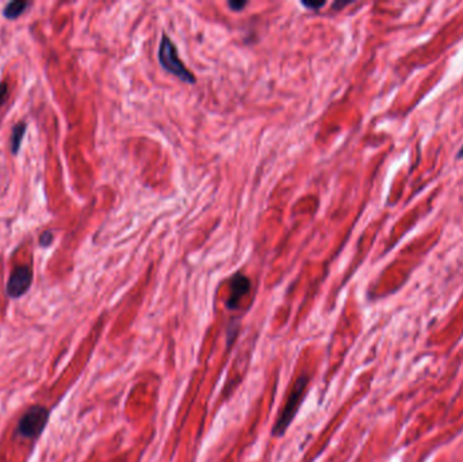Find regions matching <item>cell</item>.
<instances>
[{"instance_id":"cell-9","label":"cell","mask_w":463,"mask_h":462,"mask_svg":"<svg viewBox=\"0 0 463 462\" xmlns=\"http://www.w3.org/2000/svg\"><path fill=\"white\" fill-rule=\"evenodd\" d=\"M7 94H9V87H7V84L6 83H0V108H1V105L4 103V101H6V98H7Z\"/></svg>"},{"instance_id":"cell-4","label":"cell","mask_w":463,"mask_h":462,"mask_svg":"<svg viewBox=\"0 0 463 462\" xmlns=\"http://www.w3.org/2000/svg\"><path fill=\"white\" fill-rule=\"evenodd\" d=\"M31 281H33V272L29 266L15 267L9 278L7 287H6L7 296L11 299L22 297L30 289Z\"/></svg>"},{"instance_id":"cell-11","label":"cell","mask_w":463,"mask_h":462,"mask_svg":"<svg viewBox=\"0 0 463 462\" xmlns=\"http://www.w3.org/2000/svg\"><path fill=\"white\" fill-rule=\"evenodd\" d=\"M325 3L322 1V3H304V6H306V7H312V9H320V7H322Z\"/></svg>"},{"instance_id":"cell-6","label":"cell","mask_w":463,"mask_h":462,"mask_svg":"<svg viewBox=\"0 0 463 462\" xmlns=\"http://www.w3.org/2000/svg\"><path fill=\"white\" fill-rule=\"evenodd\" d=\"M29 6H30L29 1L15 0V1L9 3V4L3 9V15H4V18L13 21V19H16L18 16H21V15L24 14L25 10H26Z\"/></svg>"},{"instance_id":"cell-10","label":"cell","mask_w":463,"mask_h":462,"mask_svg":"<svg viewBox=\"0 0 463 462\" xmlns=\"http://www.w3.org/2000/svg\"><path fill=\"white\" fill-rule=\"evenodd\" d=\"M229 6H230V9H233L235 11H238V10H241L243 7L247 6V1H230Z\"/></svg>"},{"instance_id":"cell-3","label":"cell","mask_w":463,"mask_h":462,"mask_svg":"<svg viewBox=\"0 0 463 462\" xmlns=\"http://www.w3.org/2000/svg\"><path fill=\"white\" fill-rule=\"evenodd\" d=\"M48 421H49V411L45 407L34 406L22 416V419L18 423L16 431L22 438L36 439L42 434L45 426L48 424Z\"/></svg>"},{"instance_id":"cell-1","label":"cell","mask_w":463,"mask_h":462,"mask_svg":"<svg viewBox=\"0 0 463 462\" xmlns=\"http://www.w3.org/2000/svg\"><path fill=\"white\" fill-rule=\"evenodd\" d=\"M307 384H309V377L306 374H302L298 377V380L295 381V384L292 385V389L290 394L288 396L286 404L282 409L280 415H279L278 421L274 424V430L273 434L275 436H282L288 431L289 426H290L298 409L301 407L302 401L305 399V391L307 389Z\"/></svg>"},{"instance_id":"cell-5","label":"cell","mask_w":463,"mask_h":462,"mask_svg":"<svg viewBox=\"0 0 463 462\" xmlns=\"http://www.w3.org/2000/svg\"><path fill=\"white\" fill-rule=\"evenodd\" d=\"M250 289H251V281L241 272L235 274L230 281V294L226 301L228 309H230V311L238 309L240 301L244 296H247Z\"/></svg>"},{"instance_id":"cell-7","label":"cell","mask_w":463,"mask_h":462,"mask_svg":"<svg viewBox=\"0 0 463 462\" xmlns=\"http://www.w3.org/2000/svg\"><path fill=\"white\" fill-rule=\"evenodd\" d=\"M26 123H18L14 126L11 138H10V147H11L13 155H16L19 148H21L22 140L25 137V133H26Z\"/></svg>"},{"instance_id":"cell-12","label":"cell","mask_w":463,"mask_h":462,"mask_svg":"<svg viewBox=\"0 0 463 462\" xmlns=\"http://www.w3.org/2000/svg\"><path fill=\"white\" fill-rule=\"evenodd\" d=\"M463 158V145L459 148V150H458V153H457V159H462Z\"/></svg>"},{"instance_id":"cell-8","label":"cell","mask_w":463,"mask_h":462,"mask_svg":"<svg viewBox=\"0 0 463 462\" xmlns=\"http://www.w3.org/2000/svg\"><path fill=\"white\" fill-rule=\"evenodd\" d=\"M54 243V233L49 230H46L45 232H42L40 237V245L42 247H49V245Z\"/></svg>"},{"instance_id":"cell-2","label":"cell","mask_w":463,"mask_h":462,"mask_svg":"<svg viewBox=\"0 0 463 462\" xmlns=\"http://www.w3.org/2000/svg\"><path fill=\"white\" fill-rule=\"evenodd\" d=\"M159 60L161 66L167 69L170 73L179 78L180 81L187 83L195 82L194 75L185 68L183 61L179 58L178 51L173 45V42L170 40V37L163 36L161 43L159 48Z\"/></svg>"}]
</instances>
